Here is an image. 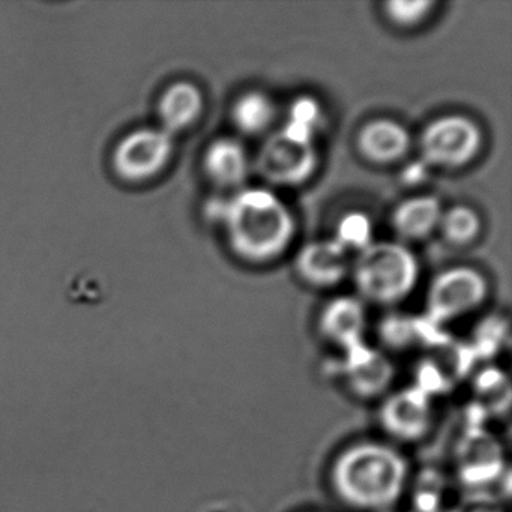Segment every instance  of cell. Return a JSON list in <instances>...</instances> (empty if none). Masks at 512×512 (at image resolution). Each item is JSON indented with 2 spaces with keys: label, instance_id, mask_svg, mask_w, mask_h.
<instances>
[{
  "label": "cell",
  "instance_id": "15",
  "mask_svg": "<svg viewBox=\"0 0 512 512\" xmlns=\"http://www.w3.org/2000/svg\"><path fill=\"white\" fill-rule=\"evenodd\" d=\"M202 112V91L190 82H179L170 86L158 103L161 128L172 136L190 128Z\"/></svg>",
  "mask_w": 512,
  "mask_h": 512
},
{
  "label": "cell",
  "instance_id": "4",
  "mask_svg": "<svg viewBox=\"0 0 512 512\" xmlns=\"http://www.w3.org/2000/svg\"><path fill=\"white\" fill-rule=\"evenodd\" d=\"M484 134L473 119L445 115L433 119L419 136V154L428 166L455 170L478 157Z\"/></svg>",
  "mask_w": 512,
  "mask_h": 512
},
{
  "label": "cell",
  "instance_id": "24",
  "mask_svg": "<svg viewBox=\"0 0 512 512\" xmlns=\"http://www.w3.org/2000/svg\"><path fill=\"white\" fill-rule=\"evenodd\" d=\"M448 512H503V509L494 497L484 493H473L452 506Z\"/></svg>",
  "mask_w": 512,
  "mask_h": 512
},
{
  "label": "cell",
  "instance_id": "10",
  "mask_svg": "<svg viewBox=\"0 0 512 512\" xmlns=\"http://www.w3.org/2000/svg\"><path fill=\"white\" fill-rule=\"evenodd\" d=\"M344 353V383L356 398L374 400L388 394L394 382L395 370L392 362L380 350L361 344Z\"/></svg>",
  "mask_w": 512,
  "mask_h": 512
},
{
  "label": "cell",
  "instance_id": "12",
  "mask_svg": "<svg viewBox=\"0 0 512 512\" xmlns=\"http://www.w3.org/2000/svg\"><path fill=\"white\" fill-rule=\"evenodd\" d=\"M367 313L361 299L355 296H337L323 307L319 316L320 334L329 343L347 350L364 344Z\"/></svg>",
  "mask_w": 512,
  "mask_h": 512
},
{
  "label": "cell",
  "instance_id": "21",
  "mask_svg": "<svg viewBox=\"0 0 512 512\" xmlns=\"http://www.w3.org/2000/svg\"><path fill=\"white\" fill-rule=\"evenodd\" d=\"M334 239L349 253H361L368 245L373 244V226L370 218L361 212L344 215L338 223Z\"/></svg>",
  "mask_w": 512,
  "mask_h": 512
},
{
  "label": "cell",
  "instance_id": "23",
  "mask_svg": "<svg viewBox=\"0 0 512 512\" xmlns=\"http://www.w3.org/2000/svg\"><path fill=\"white\" fill-rule=\"evenodd\" d=\"M424 337L421 326L404 317H391L382 326V338L386 346L394 350H404Z\"/></svg>",
  "mask_w": 512,
  "mask_h": 512
},
{
  "label": "cell",
  "instance_id": "17",
  "mask_svg": "<svg viewBox=\"0 0 512 512\" xmlns=\"http://www.w3.org/2000/svg\"><path fill=\"white\" fill-rule=\"evenodd\" d=\"M230 115L239 133L251 137L260 136L274 124L277 106L265 92L248 91L233 103Z\"/></svg>",
  "mask_w": 512,
  "mask_h": 512
},
{
  "label": "cell",
  "instance_id": "5",
  "mask_svg": "<svg viewBox=\"0 0 512 512\" xmlns=\"http://www.w3.org/2000/svg\"><path fill=\"white\" fill-rule=\"evenodd\" d=\"M257 173L278 187H298L313 178L319 167L316 142L281 130L272 134L254 161Z\"/></svg>",
  "mask_w": 512,
  "mask_h": 512
},
{
  "label": "cell",
  "instance_id": "25",
  "mask_svg": "<svg viewBox=\"0 0 512 512\" xmlns=\"http://www.w3.org/2000/svg\"><path fill=\"white\" fill-rule=\"evenodd\" d=\"M203 512H238V509L230 505H214L211 506V508L205 509Z\"/></svg>",
  "mask_w": 512,
  "mask_h": 512
},
{
  "label": "cell",
  "instance_id": "22",
  "mask_svg": "<svg viewBox=\"0 0 512 512\" xmlns=\"http://www.w3.org/2000/svg\"><path fill=\"white\" fill-rule=\"evenodd\" d=\"M434 7L431 0H391L385 4V14L398 28L409 29L421 25Z\"/></svg>",
  "mask_w": 512,
  "mask_h": 512
},
{
  "label": "cell",
  "instance_id": "9",
  "mask_svg": "<svg viewBox=\"0 0 512 512\" xmlns=\"http://www.w3.org/2000/svg\"><path fill=\"white\" fill-rule=\"evenodd\" d=\"M431 397L418 386L392 392L379 410L380 427L398 442H418L433 425Z\"/></svg>",
  "mask_w": 512,
  "mask_h": 512
},
{
  "label": "cell",
  "instance_id": "2",
  "mask_svg": "<svg viewBox=\"0 0 512 512\" xmlns=\"http://www.w3.org/2000/svg\"><path fill=\"white\" fill-rule=\"evenodd\" d=\"M409 464L394 446L362 440L341 449L329 467L332 493L347 508L361 512L391 509L403 496Z\"/></svg>",
  "mask_w": 512,
  "mask_h": 512
},
{
  "label": "cell",
  "instance_id": "8",
  "mask_svg": "<svg viewBox=\"0 0 512 512\" xmlns=\"http://www.w3.org/2000/svg\"><path fill=\"white\" fill-rule=\"evenodd\" d=\"M172 154V134L161 127L140 128L119 142L113 166L125 181H148L167 166Z\"/></svg>",
  "mask_w": 512,
  "mask_h": 512
},
{
  "label": "cell",
  "instance_id": "1",
  "mask_svg": "<svg viewBox=\"0 0 512 512\" xmlns=\"http://www.w3.org/2000/svg\"><path fill=\"white\" fill-rule=\"evenodd\" d=\"M212 217L223 224L233 254L254 265L283 256L296 235L295 215L268 188H241L230 199L215 203Z\"/></svg>",
  "mask_w": 512,
  "mask_h": 512
},
{
  "label": "cell",
  "instance_id": "14",
  "mask_svg": "<svg viewBox=\"0 0 512 512\" xmlns=\"http://www.w3.org/2000/svg\"><path fill=\"white\" fill-rule=\"evenodd\" d=\"M203 167L212 184L223 190H241L250 173V158L239 140L220 137L206 148Z\"/></svg>",
  "mask_w": 512,
  "mask_h": 512
},
{
  "label": "cell",
  "instance_id": "11",
  "mask_svg": "<svg viewBox=\"0 0 512 512\" xmlns=\"http://www.w3.org/2000/svg\"><path fill=\"white\" fill-rule=\"evenodd\" d=\"M349 269L350 253L334 238L310 242L296 257L299 277L314 287L337 286Z\"/></svg>",
  "mask_w": 512,
  "mask_h": 512
},
{
  "label": "cell",
  "instance_id": "6",
  "mask_svg": "<svg viewBox=\"0 0 512 512\" xmlns=\"http://www.w3.org/2000/svg\"><path fill=\"white\" fill-rule=\"evenodd\" d=\"M488 283L470 266H455L436 275L427 293V314L431 325H443L472 313L484 304Z\"/></svg>",
  "mask_w": 512,
  "mask_h": 512
},
{
  "label": "cell",
  "instance_id": "7",
  "mask_svg": "<svg viewBox=\"0 0 512 512\" xmlns=\"http://www.w3.org/2000/svg\"><path fill=\"white\" fill-rule=\"evenodd\" d=\"M454 464L458 481L475 493H481L482 488L500 481L503 473H508L499 440L478 425L464 431L458 440Z\"/></svg>",
  "mask_w": 512,
  "mask_h": 512
},
{
  "label": "cell",
  "instance_id": "19",
  "mask_svg": "<svg viewBox=\"0 0 512 512\" xmlns=\"http://www.w3.org/2000/svg\"><path fill=\"white\" fill-rule=\"evenodd\" d=\"M437 230H440L443 238L451 244L467 245L478 238L481 232V218L470 206H452L442 212Z\"/></svg>",
  "mask_w": 512,
  "mask_h": 512
},
{
  "label": "cell",
  "instance_id": "13",
  "mask_svg": "<svg viewBox=\"0 0 512 512\" xmlns=\"http://www.w3.org/2000/svg\"><path fill=\"white\" fill-rule=\"evenodd\" d=\"M356 146L370 163L392 164L409 154L412 136L394 119H373L359 130Z\"/></svg>",
  "mask_w": 512,
  "mask_h": 512
},
{
  "label": "cell",
  "instance_id": "18",
  "mask_svg": "<svg viewBox=\"0 0 512 512\" xmlns=\"http://www.w3.org/2000/svg\"><path fill=\"white\" fill-rule=\"evenodd\" d=\"M475 397L479 407L490 413L505 412L511 403L508 377L497 368L479 371L475 380Z\"/></svg>",
  "mask_w": 512,
  "mask_h": 512
},
{
  "label": "cell",
  "instance_id": "3",
  "mask_svg": "<svg viewBox=\"0 0 512 512\" xmlns=\"http://www.w3.org/2000/svg\"><path fill=\"white\" fill-rule=\"evenodd\" d=\"M415 254L400 242H373L358 253L353 280L362 298L380 305L403 301L418 283Z\"/></svg>",
  "mask_w": 512,
  "mask_h": 512
},
{
  "label": "cell",
  "instance_id": "16",
  "mask_svg": "<svg viewBox=\"0 0 512 512\" xmlns=\"http://www.w3.org/2000/svg\"><path fill=\"white\" fill-rule=\"evenodd\" d=\"M442 212V205L436 197H410L392 212V227L401 239L421 241L439 229Z\"/></svg>",
  "mask_w": 512,
  "mask_h": 512
},
{
  "label": "cell",
  "instance_id": "20",
  "mask_svg": "<svg viewBox=\"0 0 512 512\" xmlns=\"http://www.w3.org/2000/svg\"><path fill=\"white\" fill-rule=\"evenodd\" d=\"M322 121V107L319 103L313 98L301 97L290 107L289 118L283 130L293 136L314 142Z\"/></svg>",
  "mask_w": 512,
  "mask_h": 512
}]
</instances>
